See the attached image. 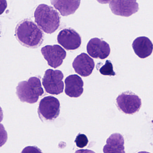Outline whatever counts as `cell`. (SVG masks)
Listing matches in <instances>:
<instances>
[{
    "label": "cell",
    "instance_id": "obj_18",
    "mask_svg": "<svg viewBox=\"0 0 153 153\" xmlns=\"http://www.w3.org/2000/svg\"><path fill=\"white\" fill-rule=\"evenodd\" d=\"M7 139V133L4 126L0 123V147H2L6 143Z\"/></svg>",
    "mask_w": 153,
    "mask_h": 153
},
{
    "label": "cell",
    "instance_id": "obj_6",
    "mask_svg": "<svg viewBox=\"0 0 153 153\" xmlns=\"http://www.w3.org/2000/svg\"><path fill=\"white\" fill-rule=\"evenodd\" d=\"M59 101L56 97L47 96L44 97L39 103L38 112L40 118L46 120H54L60 113Z\"/></svg>",
    "mask_w": 153,
    "mask_h": 153
},
{
    "label": "cell",
    "instance_id": "obj_2",
    "mask_svg": "<svg viewBox=\"0 0 153 153\" xmlns=\"http://www.w3.org/2000/svg\"><path fill=\"white\" fill-rule=\"evenodd\" d=\"M35 21L45 33L51 34L59 28L60 16L52 7L46 4L39 5L34 12Z\"/></svg>",
    "mask_w": 153,
    "mask_h": 153
},
{
    "label": "cell",
    "instance_id": "obj_23",
    "mask_svg": "<svg viewBox=\"0 0 153 153\" xmlns=\"http://www.w3.org/2000/svg\"><path fill=\"white\" fill-rule=\"evenodd\" d=\"M138 153H150L149 152H146V151H140Z\"/></svg>",
    "mask_w": 153,
    "mask_h": 153
},
{
    "label": "cell",
    "instance_id": "obj_10",
    "mask_svg": "<svg viewBox=\"0 0 153 153\" xmlns=\"http://www.w3.org/2000/svg\"><path fill=\"white\" fill-rule=\"evenodd\" d=\"M88 53L92 58L104 59L110 55V45L104 41L98 38L91 39L87 45Z\"/></svg>",
    "mask_w": 153,
    "mask_h": 153
},
{
    "label": "cell",
    "instance_id": "obj_13",
    "mask_svg": "<svg viewBox=\"0 0 153 153\" xmlns=\"http://www.w3.org/2000/svg\"><path fill=\"white\" fill-rule=\"evenodd\" d=\"M132 46L136 55L140 59H145L150 56L153 51L152 42L146 36L136 38L132 43Z\"/></svg>",
    "mask_w": 153,
    "mask_h": 153
},
{
    "label": "cell",
    "instance_id": "obj_11",
    "mask_svg": "<svg viewBox=\"0 0 153 153\" xmlns=\"http://www.w3.org/2000/svg\"><path fill=\"white\" fill-rule=\"evenodd\" d=\"M72 67L76 73L81 76L87 77L92 74L95 63L93 59L83 53L75 58L72 63Z\"/></svg>",
    "mask_w": 153,
    "mask_h": 153
},
{
    "label": "cell",
    "instance_id": "obj_16",
    "mask_svg": "<svg viewBox=\"0 0 153 153\" xmlns=\"http://www.w3.org/2000/svg\"><path fill=\"white\" fill-rule=\"evenodd\" d=\"M99 72L104 76H114L115 75L112 64L109 60H106L105 64L99 69Z\"/></svg>",
    "mask_w": 153,
    "mask_h": 153
},
{
    "label": "cell",
    "instance_id": "obj_12",
    "mask_svg": "<svg viewBox=\"0 0 153 153\" xmlns=\"http://www.w3.org/2000/svg\"><path fill=\"white\" fill-rule=\"evenodd\" d=\"M65 94L71 97H78L84 91V82L77 75H70L65 80Z\"/></svg>",
    "mask_w": 153,
    "mask_h": 153
},
{
    "label": "cell",
    "instance_id": "obj_1",
    "mask_svg": "<svg viewBox=\"0 0 153 153\" xmlns=\"http://www.w3.org/2000/svg\"><path fill=\"white\" fill-rule=\"evenodd\" d=\"M15 33L18 41L27 48H38L43 41L42 31L30 19H24L19 23L16 27Z\"/></svg>",
    "mask_w": 153,
    "mask_h": 153
},
{
    "label": "cell",
    "instance_id": "obj_15",
    "mask_svg": "<svg viewBox=\"0 0 153 153\" xmlns=\"http://www.w3.org/2000/svg\"><path fill=\"white\" fill-rule=\"evenodd\" d=\"M52 5L58 10L63 16H67L74 14L80 5V0L76 1H59L52 0Z\"/></svg>",
    "mask_w": 153,
    "mask_h": 153
},
{
    "label": "cell",
    "instance_id": "obj_4",
    "mask_svg": "<svg viewBox=\"0 0 153 153\" xmlns=\"http://www.w3.org/2000/svg\"><path fill=\"white\" fill-rule=\"evenodd\" d=\"M64 77L61 71L48 69L45 71L42 79V85L47 93L53 95H59L63 92Z\"/></svg>",
    "mask_w": 153,
    "mask_h": 153
},
{
    "label": "cell",
    "instance_id": "obj_21",
    "mask_svg": "<svg viewBox=\"0 0 153 153\" xmlns=\"http://www.w3.org/2000/svg\"><path fill=\"white\" fill-rule=\"evenodd\" d=\"M75 153H95L94 151L89 149H79L76 150Z\"/></svg>",
    "mask_w": 153,
    "mask_h": 153
},
{
    "label": "cell",
    "instance_id": "obj_3",
    "mask_svg": "<svg viewBox=\"0 0 153 153\" xmlns=\"http://www.w3.org/2000/svg\"><path fill=\"white\" fill-rule=\"evenodd\" d=\"M44 90L41 80L37 77H32L27 81L19 82L16 87V94L20 101L28 103L36 102Z\"/></svg>",
    "mask_w": 153,
    "mask_h": 153
},
{
    "label": "cell",
    "instance_id": "obj_19",
    "mask_svg": "<svg viewBox=\"0 0 153 153\" xmlns=\"http://www.w3.org/2000/svg\"><path fill=\"white\" fill-rule=\"evenodd\" d=\"M21 153H43L42 150L37 147L29 146L25 148Z\"/></svg>",
    "mask_w": 153,
    "mask_h": 153
},
{
    "label": "cell",
    "instance_id": "obj_20",
    "mask_svg": "<svg viewBox=\"0 0 153 153\" xmlns=\"http://www.w3.org/2000/svg\"><path fill=\"white\" fill-rule=\"evenodd\" d=\"M7 7V3L6 0H0V15L3 14Z\"/></svg>",
    "mask_w": 153,
    "mask_h": 153
},
{
    "label": "cell",
    "instance_id": "obj_14",
    "mask_svg": "<svg viewBox=\"0 0 153 153\" xmlns=\"http://www.w3.org/2000/svg\"><path fill=\"white\" fill-rule=\"evenodd\" d=\"M124 144L122 135L120 133H114L107 139L103 151L104 153H125Z\"/></svg>",
    "mask_w": 153,
    "mask_h": 153
},
{
    "label": "cell",
    "instance_id": "obj_9",
    "mask_svg": "<svg viewBox=\"0 0 153 153\" xmlns=\"http://www.w3.org/2000/svg\"><path fill=\"white\" fill-rule=\"evenodd\" d=\"M58 43L66 50H75L81 45V38L73 29L66 28L59 33L57 37Z\"/></svg>",
    "mask_w": 153,
    "mask_h": 153
},
{
    "label": "cell",
    "instance_id": "obj_5",
    "mask_svg": "<svg viewBox=\"0 0 153 153\" xmlns=\"http://www.w3.org/2000/svg\"><path fill=\"white\" fill-rule=\"evenodd\" d=\"M116 105L124 113L133 114L139 111L141 100L138 96L131 92H124L116 98Z\"/></svg>",
    "mask_w": 153,
    "mask_h": 153
},
{
    "label": "cell",
    "instance_id": "obj_22",
    "mask_svg": "<svg viewBox=\"0 0 153 153\" xmlns=\"http://www.w3.org/2000/svg\"><path fill=\"white\" fill-rule=\"evenodd\" d=\"M3 119V112L2 108L0 106V123L2 121Z\"/></svg>",
    "mask_w": 153,
    "mask_h": 153
},
{
    "label": "cell",
    "instance_id": "obj_17",
    "mask_svg": "<svg viewBox=\"0 0 153 153\" xmlns=\"http://www.w3.org/2000/svg\"><path fill=\"white\" fill-rule=\"evenodd\" d=\"M75 142L77 146L83 148L88 144V140L85 135L79 133L77 136Z\"/></svg>",
    "mask_w": 153,
    "mask_h": 153
},
{
    "label": "cell",
    "instance_id": "obj_7",
    "mask_svg": "<svg viewBox=\"0 0 153 153\" xmlns=\"http://www.w3.org/2000/svg\"><path fill=\"white\" fill-rule=\"evenodd\" d=\"M41 52L48 65L54 68L62 64L67 55L66 51L57 45H46L42 48Z\"/></svg>",
    "mask_w": 153,
    "mask_h": 153
},
{
    "label": "cell",
    "instance_id": "obj_8",
    "mask_svg": "<svg viewBox=\"0 0 153 153\" xmlns=\"http://www.w3.org/2000/svg\"><path fill=\"white\" fill-rule=\"evenodd\" d=\"M109 7L112 12L116 16L129 17L139 10L138 4L136 0L111 1Z\"/></svg>",
    "mask_w": 153,
    "mask_h": 153
}]
</instances>
